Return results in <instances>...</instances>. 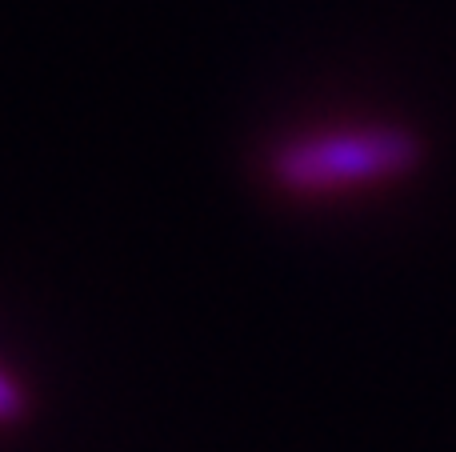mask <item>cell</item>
Returning <instances> with one entry per match:
<instances>
[{"label":"cell","mask_w":456,"mask_h":452,"mask_svg":"<svg viewBox=\"0 0 456 452\" xmlns=\"http://www.w3.org/2000/svg\"><path fill=\"white\" fill-rule=\"evenodd\" d=\"M425 165V141L404 125H345L292 136L268 160V176L284 197L321 200L380 189Z\"/></svg>","instance_id":"cell-1"},{"label":"cell","mask_w":456,"mask_h":452,"mask_svg":"<svg viewBox=\"0 0 456 452\" xmlns=\"http://www.w3.org/2000/svg\"><path fill=\"white\" fill-rule=\"evenodd\" d=\"M28 408H32L28 389H24V384L16 381L8 368H0V429H12V424H20L24 416H28Z\"/></svg>","instance_id":"cell-2"}]
</instances>
